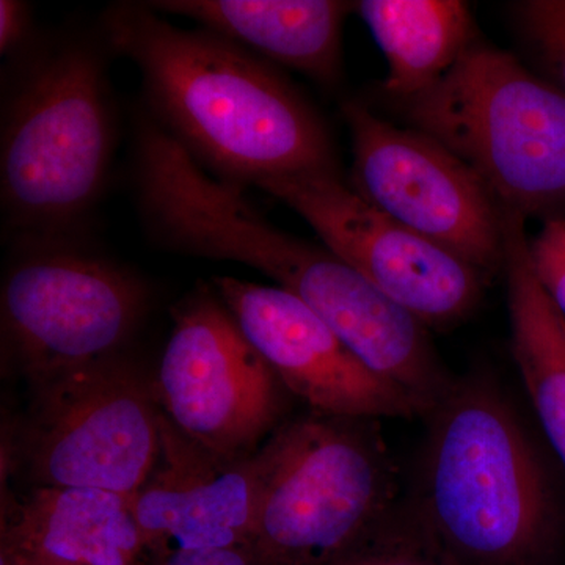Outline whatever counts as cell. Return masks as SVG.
Masks as SVG:
<instances>
[{
  "mask_svg": "<svg viewBox=\"0 0 565 565\" xmlns=\"http://www.w3.org/2000/svg\"><path fill=\"white\" fill-rule=\"evenodd\" d=\"M273 463L270 438L256 455H212L161 412V445L132 497L145 556L248 545Z\"/></svg>",
  "mask_w": 565,
  "mask_h": 565,
  "instance_id": "obj_13",
  "label": "cell"
},
{
  "mask_svg": "<svg viewBox=\"0 0 565 565\" xmlns=\"http://www.w3.org/2000/svg\"><path fill=\"white\" fill-rule=\"evenodd\" d=\"M143 565H264L247 545L145 556Z\"/></svg>",
  "mask_w": 565,
  "mask_h": 565,
  "instance_id": "obj_22",
  "label": "cell"
},
{
  "mask_svg": "<svg viewBox=\"0 0 565 565\" xmlns=\"http://www.w3.org/2000/svg\"><path fill=\"white\" fill-rule=\"evenodd\" d=\"M132 498L81 487H32L2 512L0 565H143Z\"/></svg>",
  "mask_w": 565,
  "mask_h": 565,
  "instance_id": "obj_14",
  "label": "cell"
},
{
  "mask_svg": "<svg viewBox=\"0 0 565 565\" xmlns=\"http://www.w3.org/2000/svg\"><path fill=\"white\" fill-rule=\"evenodd\" d=\"M31 403L7 460L32 487H81L132 498L161 445L151 381L122 356L29 385Z\"/></svg>",
  "mask_w": 565,
  "mask_h": 565,
  "instance_id": "obj_8",
  "label": "cell"
},
{
  "mask_svg": "<svg viewBox=\"0 0 565 565\" xmlns=\"http://www.w3.org/2000/svg\"><path fill=\"white\" fill-rule=\"evenodd\" d=\"M39 35L31 3L22 0L0 2V52L7 62L31 47Z\"/></svg>",
  "mask_w": 565,
  "mask_h": 565,
  "instance_id": "obj_21",
  "label": "cell"
},
{
  "mask_svg": "<svg viewBox=\"0 0 565 565\" xmlns=\"http://www.w3.org/2000/svg\"><path fill=\"white\" fill-rule=\"evenodd\" d=\"M96 29L40 32L7 62L0 202L7 243L87 236L109 184L118 121Z\"/></svg>",
  "mask_w": 565,
  "mask_h": 565,
  "instance_id": "obj_4",
  "label": "cell"
},
{
  "mask_svg": "<svg viewBox=\"0 0 565 565\" xmlns=\"http://www.w3.org/2000/svg\"><path fill=\"white\" fill-rule=\"evenodd\" d=\"M253 348L310 412L349 418H416L422 408L381 377L291 294L233 277L212 278Z\"/></svg>",
  "mask_w": 565,
  "mask_h": 565,
  "instance_id": "obj_12",
  "label": "cell"
},
{
  "mask_svg": "<svg viewBox=\"0 0 565 565\" xmlns=\"http://www.w3.org/2000/svg\"><path fill=\"white\" fill-rule=\"evenodd\" d=\"M172 318L151 381L162 414L212 455H256L288 422L291 394L211 282H200L174 305Z\"/></svg>",
  "mask_w": 565,
  "mask_h": 565,
  "instance_id": "obj_9",
  "label": "cell"
},
{
  "mask_svg": "<svg viewBox=\"0 0 565 565\" xmlns=\"http://www.w3.org/2000/svg\"><path fill=\"white\" fill-rule=\"evenodd\" d=\"M352 139L351 188L408 230L492 280L504 274L503 207L440 141L359 102L341 107Z\"/></svg>",
  "mask_w": 565,
  "mask_h": 565,
  "instance_id": "obj_10",
  "label": "cell"
},
{
  "mask_svg": "<svg viewBox=\"0 0 565 565\" xmlns=\"http://www.w3.org/2000/svg\"><path fill=\"white\" fill-rule=\"evenodd\" d=\"M258 189L427 329H455L481 303L489 282L481 270L367 203L341 173L289 174Z\"/></svg>",
  "mask_w": 565,
  "mask_h": 565,
  "instance_id": "obj_11",
  "label": "cell"
},
{
  "mask_svg": "<svg viewBox=\"0 0 565 565\" xmlns=\"http://www.w3.org/2000/svg\"><path fill=\"white\" fill-rule=\"evenodd\" d=\"M134 195L145 232L163 250L247 264L326 322L371 370L407 393L423 418L451 390L429 329L326 245L282 232L245 189L193 161L154 121L134 129Z\"/></svg>",
  "mask_w": 565,
  "mask_h": 565,
  "instance_id": "obj_1",
  "label": "cell"
},
{
  "mask_svg": "<svg viewBox=\"0 0 565 565\" xmlns=\"http://www.w3.org/2000/svg\"><path fill=\"white\" fill-rule=\"evenodd\" d=\"M408 494L462 565H553L565 537L552 463L503 382L487 367L456 377L424 416Z\"/></svg>",
  "mask_w": 565,
  "mask_h": 565,
  "instance_id": "obj_3",
  "label": "cell"
},
{
  "mask_svg": "<svg viewBox=\"0 0 565 565\" xmlns=\"http://www.w3.org/2000/svg\"><path fill=\"white\" fill-rule=\"evenodd\" d=\"M330 565L462 564L427 523L412 498L405 497L355 548Z\"/></svg>",
  "mask_w": 565,
  "mask_h": 565,
  "instance_id": "obj_18",
  "label": "cell"
},
{
  "mask_svg": "<svg viewBox=\"0 0 565 565\" xmlns=\"http://www.w3.org/2000/svg\"><path fill=\"white\" fill-rule=\"evenodd\" d=\"M514 13L527 51L565 93V0H526L515 3Z\"/></svg>",
  "mask_w": 565,
  "mask_h": 565,
  "instance_id": "obj_19",
  "label": "cell"
},
{
  "mask_svg": "<svg viewBox=\"0 0 565 565\" xmlns=\"http://www.w3.org/2000/svg\"><path fill=\"white\" fill-rule=\"evenodd\" d=\"M0 292L2 362L28 384L121 356L150 292L87 236L14 241Z\"/></svg>",
  "mask_w": 565,
  "mask_h": 565,
  "instance_id": "obj_7",
  "label": "cell"
},
{
  "mask_svg": "<svg viewBox=\"0 0 565 565\" xmlns=\"http://www.w3.org/2000/svg\"><path fill=\"white\" fill-rule=\"evenodd\" d=\"M403 106L411 128L467 163L501 207L565 221V93L514 54L478 36Z\"/></svg>",
  "mask_w": 565,
  "mask_h": 565,
  "instance_id": "obj_5",
  "label": "cell"
},
{
  "mask_svg": "<svg viewBox=\"0 0 565 565\" xmlns=\"http://www.w3.org/2000/svg\"><path fill=\"white\" fill-rule=\"evenodd\" d=\"M511 352L546 440L565 470V319L535 277L526 217L504 210Z\"/></svg>",
  "mask_w": 565,
  "mask_h": 565,
  "instance_id": "obj_16",
  "label": "cell"
},
{
  "mask_svg": "<svg viewBox=\"0 0 565 565\" xmlns=\"http://www.w3.org/2000/svg\"><path fill=\"white\" fill-rule=\"evenodd\" d=\"M152 10L199 22L263 61L334 88L343 74L341 36L355 6L340 0H154Z\"/></svg>",
  "mask_w": 565,
  "mask_h": 565,
  "instance_id": "obj_15",
  "label": "cell"
},
{
  "mask_svg": "<svg viewBox=\"0 0 565 565\" xmlns=\"http://www.w3.org/2000/svg\"><path fill=\"white\" fill-rule=\"evenodd\" d=\"M98 29L139 70L143 110L218 180L245 189L340 173L322 115L273 63L206 29L178 28L147 2L109 7Z\"/></svg>",
  "mask_w": 565,
  "mask_h": 565,
  "instance_id": "obj_2",
  "label": "cell"
},
{
  "mask_svg": "<svg viewBox=\"0 0 565 565\" xmlns=\"http://www.w3.org/2000/svg\"><path fill=\"white\" fill-rule=\"evenodd\" d=\"M530 258L535 277L565 319V221H546L530 239Z\"/></svg>",
  "mask_w": 565,
  "mask_h": 565,
  "instance_id": "obj_20",
  "label": "cell"
},
{
  "mask_svg": "<svg viewBox=\"0 0 565 565\" xmlns=\"http://www.w3.org/2000/svg\"><path fill=\"white\" fill-rule=\"evenodd\" d=\"M248 548L264 565H330L399 503L381 419L308 412L270 437Z\"/></svg>",
  "mask_w": 565,
  "mask_h": 565,
  "instance_id": "obj_6",
  "label": "cell"
},
{
  "mask_svg": "<svg viewBox=\"0 0 565 565\" xmlns=\"http://www.w3.org/2000/svg\"><path fill=\"white\" fill-rule=\"evenodd\" d=\"M353 6L384 52V90L401 104L444 79L479 36L470 7L459 0H362Z\"/></svg>",
  "mask_w": 565,
  "mask_h": 565,
  "instance_id": "obj_17",
  "label": "cell"
}]
</instances>
